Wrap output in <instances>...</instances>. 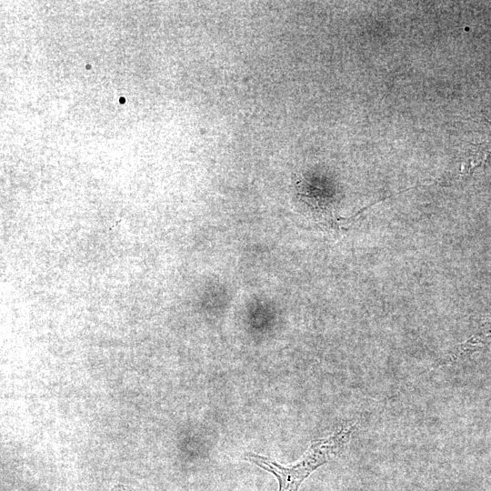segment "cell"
Listing matches in <instances>:
<instances>
[{
  "instance_id": "cell-1",
  "label": "cell",
  "mask_w": 491,
  "mask_h": 491,
  "mask_svg": "<svg viewBox=\"0 0 491 491\" xmlns=\"http://www.w3.org/2000/svg\"><path fill=\"white\" fill-rule=\"evenodd\" d=\"M355 430V424L341 426L330 436L313 441L297 462L286 466L253 452H247L245 458L275 475L279 491H298L303 481L316 469L342 454Z\"/></svg>"
},
{
  "instance_id": "cell-2",
  "label": "cell",
  "mask_w": 491,
  "mask_h": 491,
  "mask_svg": "<svg viewBox=\"0 0 491 491\" xmlns=\"http://www.w3.org/2000/svg\"><path fill=\"white\" fill-rule=\"evenodd\" d=\"M491 155V140L470 144L463 155L461 173H471L475 168L486 165Z\"/></svg>"
}]
</instances>
